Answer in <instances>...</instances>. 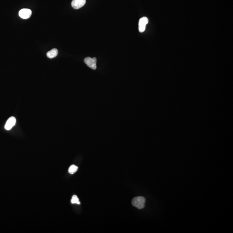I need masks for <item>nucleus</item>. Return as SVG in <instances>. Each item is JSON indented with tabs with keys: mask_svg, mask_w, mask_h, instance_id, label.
Listing matches in <instances>:
<instances>
[{
	"mask_svg": "<svg viewBox=\"0 0 233 233\" xmlns=\"http://www.w3.org/2000/svg\"><path fill=\"white\" fill-rule=\"evenodd\" d=\"M145 202V198L143 196L136 197L133 198L132 200V205L139 209H142L144 207Z\"/></svg>",
	"mask_w": 233,
	"mask_h": 233,
	"instance_id": "1",
	"label": "nucleus"
},
{
	"mask_svg": "<svg viewBox=\"0 0 233 233\" xmlns=\"http://www.w3.org/2000/svg\"><path fill=\"white\" fill-rule=\"evenodd\" d=\"M84 61L89 68L93 70H96V69L97 59L96 58H92L90 57H86L84 59Z\"/></svg>",
	"mask_w": 233,
	"mask_h": 233,
	"instance_id": "2",
	"label": "nucleus"
},
{
	"mask_svg": "<svg viewBox=\"0 0 233 233\" xmlns=\"http://www.w3.org/2000/svg\"><path fill=\"white\" fill-rule=\"evenodd\" d=\"M149 20L146 17H143L140 18L139 22V30L140 33L144 32L146 25L148 24Z\"/></svg>",
	"mask_w": 233,
	"mask_h": 233,
	"instance_id": "3",
	"label": "nucleus"
},
{
	"mask_svg": "<svg viewBox=\"0 0 233 233\" xmlns=\"http://www.w3.org/2000/svg\"><path fill=\"white\" fill-rule=\"evenodd\" d=\"M19 15L20 17L22 19H28L32 15V11L30 9L24 8L21 9L19 11Z\"/></svg>",
	"mask_w": 233,
	"mask_h": 233,
	"instance_id": "4",
	"label": "nucleus"
},
{
	"mask_svg": "<svg viewBox=\"0 0 233 233\" xmlns=\"http://www.w3.org/2000/svg\"><path fill=\"white\" fill-rule=\"evenodd\" d=\"M86 3V0H73L71 5L74 9H78L84 6Z\"/></svg>",
	"mask_w": 233,
	"mask_h": 233,
	"instance_id": "5",
	"label": "nucleus"
},
{
	"mask_svg": "<svg viewBox=\"0 0 233 233\" xmlns=\"http://www.w3.org/2000/svg\"><path fill=\"white\" fill-rule=\"evenodd\" d=\"M16 123V119L14 117H11L7 120L5 128L6 130H9L15 125Z\"/></svg>",
	"mask_w": 233,
	"mask_h": 233,
	"instance_id": "6",
	"label": "nucleus"
},
{
	"mask_svg": "<svg viewBox=\"0 0 233 233\" xmlns=\"http://www.w3.org/2000/svg\"><path fill=\"white\" fill-rule=\"evenodd\" d=\"M58 49L56 48H53L48 52L46 55L49 58L52 59L55 58L58 55Z\"/></svg>",
	"mask_w": 233,
	"mask_h": 233,
	"instance_id": "7",
	"label": "nucleus"
},
{
	"mask_svg": "<svg viewBox=\"0 0 233 233\" xmlns=\"http://www.w3.org/2000/svg\"><path fill=\"white\" fill-rule=\"evenodd\" d=\"M78 169V168L77 166L75 165H72L70 166V167L68 171L70 174H74V173H75L77 171Z\"/></svg>",
	"mask_w": 233,
	"mask_h": 233,
	"instance_id": "8",
	"label": "nucleus"
},
{
	"mask_svg": "<svg viewBox=\"0 0 233 233\" xmlns=\"http://www.w3.org/2000/svg\"><path fill=\"white\" fill-rule=\"evenodd\" d=\"M71 202L72 204H80L79 198L76 195H74L73 196L71 200Z\"/></svg>",
	"mask_w": 233,
	"mask_h": 233,
	"instance_id": "9",
	"label": "nucleus"
}]
</instances>
